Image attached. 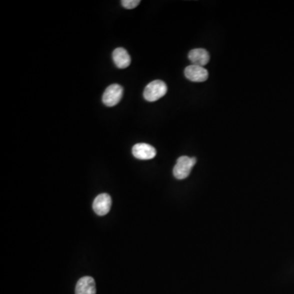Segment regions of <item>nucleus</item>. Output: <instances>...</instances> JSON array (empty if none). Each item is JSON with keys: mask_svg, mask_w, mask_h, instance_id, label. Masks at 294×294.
<instances>
[{"mask_svg": "<svg viewBox=\"0 0 294 294\" xmlns=\"http://www.w3.org/2000/svg\"><path fill=\"white\" fill-rule=\"evenodd\" d=\"M167 85L161 80H154L150 82L146 87L143 96L147 102H153L163 98L167 94Z\"/></svg>", "mask_w": 294, "mask_h": 294, "instance_id": "nucleus-1", "label": "nucleus"}, {"mask_svg": "<svg viewBox=\"0 0 294 294\" xmlns=\"http://www.w3.org/2000/svg\"><path fill=\"white\" fill-rule=\"evenodd\" d=\"M196 164V158H190L188 156H180L174 168V175L176 179L183 180L188 178L192 168Z\"/></svg>", "mask_w": 294, "mask_h": 294, "instance_id": "nucleus-2", "label": "nucleus"}, {"mask_svg": "<svg viewBox=\"0 0 294 294\" xmlns=\"http://www.w3.org/2000/svg\"><path fill=\"white\" fill-rule=\"evenodd\" d=\"M122 96V88L120 85L114 84L110 85L104 92L102 102L107 106L112 107L117 105Z\"/></svg>", "mask_w": 294, "mask_h": 294, "instance_id": "nucleus-3", "label": "nucleus"}, {"mask_svg": "<svg viewBox=\"0 0 294 294\" xmlns=\"http://www.w3.org/2000/svg\"><path fill=\"white\" fill-rule=\"evenodd\" d=\"M185 76L186 78L192 82H204L208 78V72L204 67L190 65L186 68Z\"/></svg>", "mask_w": 294, "mask_h": 294, "instance_id": "nucleus-4", "label": "nucleus"}, {"mask_svg": "<svg viewBox=\"0 0 294 294\" xmlns=\"http://www.w3.org/2000/svg\"><path fill=\"white\" fill-rule=\"evenodd\" d=\"M132 154L134 157L140 160H149L154 158L156 150L152 146L146 143H138L132 147Z\"/></svg>", "mask_w": 294, "mask_h": 294, "instance_id": "nucleus-5", "label": "nucleus"}, {"mask_svg": "<svg viewBox=\"0 0 294 294\" xmlns=\"http://www.w3.org/2000/svg\"><path fill=\"white\" fill-rule=\"evenodd\" d=\"M112 201L108 194H100L96 196L92 204L94 212L99 216H104L108 214L112 208Z\"/></svg>", "mask_w": 294, "mask_h": 294, "instance_id": "nucleus-6", "label": "nucleus"}, {"mask_svg": "<svg viewBox=\"0 0 294 294\" xmlns=\"http://www.w3.org/2000/svg\"><path fill=\"white\" fill-rule=\"evenodd\" d=\"M76 294H96V284L94 278L84 276L76 284Z\"/></svg>", "mask_w": 294, "mask_h": 294, "instance_id": "nucleus-7", "label": "nucleus"}, {"mask_svg": "<svg viewBox=\"0 0 294 294\" xmlns=\"http://www.w3.org/2000/svg\"><path fill=\"white\" fill-rule=\"evenodd\" d=\"M188 58L192 62V65L200 66L202 67L207 65L210 60V54L204 48L193 49L190 52Z\"/></svg>", "mask_w": 294, "mask_h": 294, "instance_id": "nucleus-8", "label": "nucleus"}, {"mask_svg": "<svg viewBox=\"0 0 294 294\" xmlns=\"http://www.w3.org/2000/svg\"><path fill=\"white\" fill-rule=\"evenodd\" d=\"M112 58L114 60V64L118 69H125L130 66L131 64V58L130 54H128L126 49L124 48H117L114 49Z\"/></svg>", "mask_w": 294, "mask_h": 294, "instance_id": "nucleus-9", "label": "nucleus"}, {"mask_svg": "<svg viewBox=\"0 0 294 294\" xmlns=\"http://www.w3.org/2000/svg\"><path fill=\"white\" fill-rule=\"evenodd\" d=\"M122 7L127 9H132L138 6L140 4L139 0H122L121 1Z\"/></svg>", "mask_w": 294, "mask_h": 294, "instance_id": "nucleus-10", "label": "nucleus"}]
</instances>
